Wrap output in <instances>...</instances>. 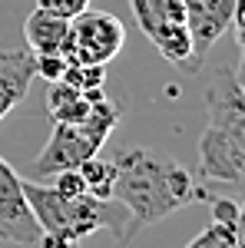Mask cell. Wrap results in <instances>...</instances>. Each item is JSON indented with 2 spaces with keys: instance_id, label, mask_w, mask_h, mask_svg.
I'll use <instances>...</instances> for the list:
<instances>
[{
  "instance_id": "13",
  "label": "cell",
  "mask_w": 245,
  "mask_h": 248,
  "mask_svg": "<svg viewBox=\"0 0 245 248\" xmlns=\"http://www.w3.org/2000/svg\"><path fill=\"white\" fill-rule=\"evenodd\" d=\"M63 83L73 86V90H93V86H103L106 83V66L103 63H76V66H66L63 70Z\"/></svg>"
},
{
  "instance_id": "9",
  "label": "cell",
  "mask_w": 245,
  "mask_h": 248,
  "mask_svg": "<svg viewBox=\"0 0 245 248\" xmlns=\"http://www.w3.org/2000/svg\"><path fill=\"white\" fill-rule=\"evenodd\" d=\"M33 79H37V57L27 46L0 50V123L7 113H14V106L27 99Z\"/></svg>"
},
{
  "instance_id": "16",
  "label": "cell",
  "mask_w": 245,
  "mask_h": 248,
  "mask_svg": "<svg viewBox=\"0 0 245 248\" xmlns=\"http://www.w3.org/2000/svg\"><path fill=\"white\" fill-rule=\"evenodd\" d=\"M63 70H66V60L60 53H40L37 57V77H43L47 83H57L63 77Z\"/></svg>"
},
{
  "instance_id": "7",
  "label": "cell",
  "mask_w": 245,
  "mask_h": 248,
  "mask_svg": "<svg viewBox=\"0 0 245 248\" xmlns=\"http://www.w3.org/2000/svg\"><path fill=\"white\" fill-rule=\"evenodd\" d=\"M37 238L40 225L30 212L27 195H23V175L0 155V242L37 245Z\"/></svg>"
},
{
  "instance_id": "11",
  "label": "cell",
  "mask_w": 245,
  "mask_h": 248,
  "mask_svg": "<svg viewBox=\"0 0 245 248\" xmlns=\"http://www.w3.org/2000/svg\"><path fill=\"white\" fill-rule=\"evenodd\" d=\"M47 113L53 123H80L90 113V99L80 90L66 86L63 79H57V83H50V93H47Z\"/></svg>"
},
{
  "instance_id": "20",
  "label": "cell",
  "mask_w": 245,
  "mask_h": 248,
  "mask_svg": "<svg viewBox=\"0 0 245 248\" xmlns=\"http://www.w3.org/2000/svg\"><path fill=\"white\" fill-rule=\"evenodd\" d=\"M235 73V79H239V86L245 90V46H242V63H239V70H232Z\"/></svg>"
},
{
  "instance_id": "18",
  "label": "cell",
  "mask_w": 245,
  "mask_h": 248,
  "mask_svg": "<svg viewBox=\"0 0 245 248\" xmlns=\"http://www.w3.org/2000/svg\"><path fill=\"white\" fill-rule=\"evenodd\" d=\"M37 7L50 10V14H60V17H76L80 10L90 7V0H37Z\"/></svg>"
},
{
  "instance_id": "14",
  "label": "cell",
  "mask_w": 245,
  "mask_h": 248,
  "mask_svg": "<svg viewBox=\"0 0 245 248\" xmlns=\"http://www.w3.org/2000/svg\"><path fill=\"white\" fill-rule=\"evenodd\" d=\"M235 242H239V229L212 222V225H209L202 235H196L186 248H235Z\"/></svg>"
},
{
  "instance_id": "4",
  "label": "cell",
  "mask_w": 245,
  "mask_h": 248,
  "mask_svg": "<svg viewBox=\"0 0 245 248\" xmlns=\"http://www.w3.org/2000/svg\"><path fill=\"white\" fill-rule=\"evenodd\" d=\"M126 43V27L123 20L106 14V10H80L70 17V33L60 46V57L66 60V66L76 63H110Z\"/></svg>"
},
{
  "instance_id": "21",
  "label": "cell",
  "mask_w": 245,
  "mask_h": 248,
  "mask_svg": "<svg viewBox=\"0 0 245 248\" xmlns=\"http://www.w3.org/2000/svg\"><path fill=\"white\" fill-rule=\"evenodd\" d=\"M239 232L245 235V195L239 199Z\"/></svg>"
},
{
  "instance_id": "17",
  "label": "cell",
  "mask_w": 245,
  "mask_h": 248,
  "mask_svg": "<svg viewBox=\"0 0 245 248\" xmlns=\"http://www.w3.org/2000/svg\"><path fill=\"white\" fill-rule=\"evenodd\" d=\"M53 189L63 195H80V192H86V182H83L80 169H63L53 175Z\"/></svg>"
},
{
  "instance_id": "8",
  "label": "cell",
  "mask_w": 245,
  "mask_h": 248,
  "mask_svg": "<svg viewBox=\"0 0 245 248\" xmlns=\"http://www.w3.org/2000/svg\"><path fill=\"white\" fill-rule=\"evenodd\" d=\"M182 3H186V27L192 37V53L202 63L206 53L232 27L235 0H182Z\"/></svg>"
},
{
  "instance_id": "10",
  "label": "cell",
  "mask_w": 245,
  "mask_h": 248,
  "mask_svg": "<svg viewBox=\"0 0 245 248\" xmlns=\"http://www.w3.org/2000/svg\"><path fill=\"white\" fill-rule=\"evenodd\" d=\"M70 33V17H60L37 7L30 17L23 20V40H27V50L40 57V53H60L63 40Z\"/></svg>"
},
{
  "instance_id": "12",
  "label": "cell",
  "mask_w": 245,
  "mask_h": 248,
  "mask_svg": "<svg viewBox=\"0 0 245 248\" xmlns=\"http://www.w3.org/2000/svg\"><path fill=\"white\" fill-rule=\"evenodd\" d=\"M76 169L83 175L90 195H96V199H113V186H116V162L113 159H99V153H96L90 159H83Z\"/></svg>"
},
{
  "instance_id": "3",
  "label": "cell",
  "mask_w": 245,
  "mask_h": 248,
  "mask_svg": "<svg viewBox=\"0 0 245 248\" xmlns=\"http://www.w3.org/2000/svg\"><path fill=\"white\" fill-rule=\"evenodd\" d=\"M23 195L37 218L40 232H63L70 238H90L96 232L119 235L126 225V209L116 199H96L90 192L63 195L40 179H23Z\"/></svg>"
},
{
  "instance_id": "2",
  "label": "cell",
  "mask_w": 245,
  "mask_h": 248,
  "mask_svg": "<svg viewBox=\"0 0 245 248\" xmlns=\"http://www.w3.org/2000/svg\"><path fill=\"white\" fill-rule=\"evenodd\" d=\"M199 182L209 195H245V90L219 70L206 90V129L199 136Z\"/></svg>"
},
{
  "instance_id": "6",
  "label": "cell",
  "mask_w": 245,
  "mask_h": 248,
  "mask_svg": "<svg viewBox=\"0 0 245 248\" xmlns=\"http://www.w3.org/2000/svg\"><path fill=\"white\" fill-rule=\"evenodd\" d=\"M103 149V142L96 139L86 123H53V136L47 142V149L27 166L30 179H43V175H57L63 169H76L83 159H90Z\"/></svg>"
},
{
  "instance_id": "5",
  "label": "cell",
  "mask_w": 245,
  "mask_h": 248,
  "mask_svg": "<svg viewBox=\"0 0 245 248\" xmlns=\"http://www.w3.org/2000/svg\"><path fill=\"white\" fill-rule=\"evenodd\" d=\"M132 14L139 30L152 40V46L163 53L166 63L179 66L182 73H199L202 63L192 53V37H189V27L182 20H172L166 14V0H130Z\"/></svg>"
},
{
  "instance_id": "22",
  "label": "cell",
  "mask_w": 245,
  "mask_h": 248,
  "mask_svg": "<svg viewBox=\"0 0 245 248\" xmlns=\"http://www.w3.org/2000/svg\"><path fill=\"white\" fill-rule=\"evenodd\" d=\"M235 248H245V235L239 232V242H235Z\"/></svg>"
},
{
  "instance_id": "19",
  "label": "cell",
  "mask_w": 245,
  "mask_h": 248,
  "mask_svg": "<svg viewBox=\"0 0 245 248\" xmlns=\"http://www.w3.org/2000/svg\"><path fill=\"white\" fill-rule=\"evenodd\" d=\"M40 248H83L80 238H70V235H63V232H40L37 238Z\"/></svg>"
},
{
  "instance_id": "15",
  "label": "cell",
  "mask_w": 245,
  "mask_h": 248,
  "mask_svg": "<svg viewBox=\"0 0 245 248\" xmlns=\"http://www.w3.org/2000/svg\"><path fill=\"white\" fill-rule=\"evenodd\" d=\"M209 202H212V222L239 229V199H235V195H222V192H219V195H212Z\"/></svg>"
},
{
  "instance_id": "1",
  "label": "cell",
  "mask_w": 245,
  "mask_h": 248,
  "mask_svg": "<svg viewBox=\"0 0 245 248\" xmlns=\"http://www.w3.org/2000/svg\"><path fill=\"white\" fill-rule=\"evenodd\" d=\"M116 186L113 199L126 209V225L116 235L113 248H130L143 229L163 222L166 215L209 202L212 195L179 159L152 146H130L116 153Z\"/></svg>"
}]
</instances>
